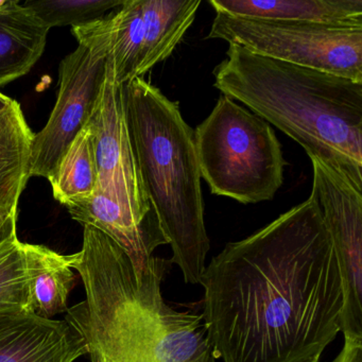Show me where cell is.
Here are the masks:
<instances>
[{
    "mask_svg": "<svg viewBox=\"0 0 362 362\" xmlns=\"http://www.w3.org/2000/svg\"><path fill=\"white\" fill-rule=\"evenodd\" d=\"M313 192L332 239L342 283L340 329L362 338V187L328 163L309 156Z\"/></svg>",
    "mask_w": 362,
    "mask_h": 362,
    "instance_id": "obj_8",
    "label": "cell"
},
{
    "mask_svg": "<svg viewBox=\"0 0 362 362\" xmlns=\"http://www.w3.org/2000/svg\"><path fill=\"white\" fill-rule=\"evenodd\" d=\"M31 313L44 319L66 313L75 286L73 255H62L44 245L24 243Z\"/></svg>",
    "mask_w": 362,
    "mask_h": 362,
    "instance_id": "obj_14",
    "label": "cell"
},
{
    "mask_svg": "<svg viewBox=\"0 0 362 362\" xmlns=\"http://www.w3.org/2000/svg\"><path fill=\"white\" fill-rule=\"evenodd\" d=\"M332 362H362V338L344 337L342 349Z\"/></svg>",
    "mask_w": 362,
    "mask_h": 362,
    "instance_id": "obj_22",
    "label": "cell"
},
{
    "mask_svg": "<svg viewBox=\"0 0 362 362\" xmlns=\"http://www.w3.org/2000/svg\"><path fill=\"white\" fill-rule=\"evenodd\" d=\"M311 362H321V361H320V360H313V361H311Z\"/></svg>",
    "mask_w": 362,
    "mask_h": 362,
    "instance_id": "obj_25",
    "label": "cell"
},
{
    "mask_svg": "<svg viewBox=\"0 0 362 362\" xmlns=\"http://www.w3.org/2000/svg\"><path fill=\"white\" fill-rule=\"evenodd\" d=\"M216 13L329 26H362V0H209Z\"/></svg>",
    "mask_w": 362,
    "mask_h": 362,
    "instance_id": "obj_12",
    "label": "cell"
},
{
    "mask_svg": "<svg viewBox=\"0 0 362 362\" xmlns=\"http://www.w3.org/2000/svg\"><path fill=\"white\" fill-rule=\"evenodd\" d=\"M124 112L146 196L184 281L199 285L211 241L204 222L194 131L179 105L135 78L122 84Z\"/></svg>",
    "mask_w": 362,
    "mask_h": 362,
    "instance_id": "obj_4",
    "label": "cell"
},
{
    "mask_svg": "<svg viewBox=\"0 0 362 362\" xmlns=\"http://www.w3.org/2000/svg\"><path fill=\"white\" fill-rule=\"evenodd\" d=\"M88 124L94 133L98 169L96 192L117 203L137 223L162 230L137 168L127 124L122 84L116 80L111 52L103 94Z\"/></svg>",
    "mask_w": 362,
    "mask_h": 362,
    "instance_id": "obj_9",
    "label": "cell"
},
{
    "mask_svg": "<svg viewBox=\"0 0 362 362\" xmlns=\"http://www.w3.org/2000/svg\"><path fill=\"white\" fill-rule=\"evenodd\" d=\"M18 209L0 206V245L16 238Z\"/></svg>",
    "mask_w": 362,
    "mask_h": 362,
    "instance_id": "obj_21",
    "label": "cell"
},
{
    "mask_svg": "<svg viewBox=\"0 0 362 362\" xmlns=\"http://www.w3.org/2000/svg\"><path fill=\"white\" fill-rule=\"evenodd\" d=\"M65 206L76 221L97 228L119 245L137 274L147 268L158 247L168 245L162 230L137 223L117 203L100 192L71 201Z\"/></svg>",
    "mask_w": 362,
    "mask_h": 362,
    "instance_id": "obj_11",
    "label": "cell"
},
{
    "mask_svg": "<svg viewBox=\"0 0 362 362\" xmlns=\"http://www.w3.org/2000/svg\"><path fill=\"white\" fill-rule=\"evenodd\" d=\"M33 136L20 103L14 100L0 115V206L18 207L30 179Z\"/></svg>",
    "mask_w": 362,
    "mask_h": 362,
    "instance_id": "obj_16",
    "label": "cell"
},
{
    "mask_svg": "<svg viewBox=\"0 0 362 362\" xmlns=\"http://www.w3.org/2000/svg\"><path fill=\"white\" fill-rule=\"evenodd\" d=\"M56 200L66 205L97 192L98 169L95 156L94 133L86 126L71 144L49 181Z\"/></svg>",
    "mask_w": 362,
    "mask_h": 362,
    "instance_id": "obj_17",
    "label": "cell"
},
{
    "mask_svg": "<svg viewBox=\"0 0 362 362\" xmlns=\"http://www.w3.org/2000/svg\"><path fill=\"white\" fill-rule=\"evenodd\" d=\"M222 95L247 105L362 187V82L228 44L213 73Z\"/></svg>",
    "mask_w": 362,
    "mask_h": 362,
    "instance_id": "obj_3",
    "label": "cell"
},
{
    "mask_svg": "<svg viewBox=\"0 0 362 362\" xmlns=\"http://www.w3.org/2000/svg\"><path fill=\"white\" fill-rule=\"evenodd\" d=\"M124 0H28L24 7L48 29L79 27L105 18Z\"/></svg>",
    "mask_w": 362,
    "mask_h": 362,
    "instance_id": "obj_19",
    "label": "cell"
},
{
    "mask_svg": "<svg viewBox=\"0 0 362 362\" xmlns=\"http://www.w3.org/2000/svg\"><path fill=\"white\" fill-rule=\"evenodd\" d=\"M171 259L152 256L137 274L129 256L97 228L84 226L71 269L86 298L66 311L90 362H216L202 315L169 306L162 287Z\"/></svg>",
    "mask_w": 362,
    "mask_h": 362,
    "instance_id": "obj_2",
    "label": "cell"
},
{
    "mask_svg": "<svg viewBox=\"0 0 362 362\" xmlns=\"http://www.w3.org/2000/svg\"><path fill=\"white\" fill-rule=\"evenodd\" d=\"M71 33L79 44L61 62L56 105L46 126L33 136L30 177L50 181L54 177L71 144L88 126L103 94L113 40L111 14L74 27Z\"/></svg>",
    "mask_w": 362,
    "mask_h": 362,
    "instance_id": "obj_6",
    "label": "cell"
},
{
    "mask_svg": "<svg viewBox=\"0 0 362 362\" xmlns=\"http://www.w3.org/2000/svg\"><path fill=\"white\" fill-rule=\"evenodd\" d=\"M112 16L111 56L118 83L136 78L144 42L143 0H124Z\"/></svg>",
    "mask_w": 362,
    "mask_h": 362,
    "instance_id": "obj_18",
    "label": "cell"
},
{
    "mask_svg": "<svg viewBox=\"0 0 362 362\" xmlns=\"http://www.w3.org/2000/svg\"><path fill=\"white\" fill-rule=\"evenodd\" d=\"M207 39L362 82V26H329L216 13Z\"/></svg>",
    "mask_w": 362,
    "mask_h": 362,
    "instance_id": "obj_7",
    "label": "cell"
},
{
    "mask_svg": "<svg viewBox=\"0 0 362 362\" xmlns=\"http://www.w3.org/2000/svg\"><path fill=\"white\" fill-rule=\"evenodd\" d=\"M13 101V99L10 98V97L6 96V95L1 94V93H0V115L5 113V112L7 111L10 107H11Z\"/></svg>",
    "mask_w": 362,
    "mask_h": 362,
    "instance_id": "obj_23",
    "label": "cell"
},
{
    "mask_svg": "<svg viewBox=\"0 0 362 362\" xmlns=\"http://www.w3.org/2000/svg\"><path fill=\"white\" fill-rule=\"evenodd\" d=\"M48 29L16 0L0 7V86L27 75L46 47Z\"/></svg>",
    "mask_w": 362,
    "mask_h": 362,
    "instance_id": "obj_13",
    "label": "cell"
},
{
    "mask_svg": "<svg viewBox=\"0 0 362 362\" xmlns=\"http://www.w3.org/2000/svg\"><path fill=\"white\" fill-rule=\"evenodd\" d=\"M200 6L201 0H143L144 42L136 78L170 57Z\"/></svg>",
    "mask_w": 362,
    "mask_h": 362,
    "instance_id": "obj_15",
    "label": "cell"
},
{
    "mask_svg": "<svg viewBox=\"0 0 362 362\" xmlns=\"http://www.w3.org/2000/svg\"><path fill=\"white\" fill-rule=\"evenodd\" d=\"M203 322L223 362L320 360L341 332L342 283L317 199H308L205 267Z\"/></svg>",
    "mask_w": 362,
    "mask_h": 362,
    "instance_id": "obj_1",
    "label": "cell"
},
{
    "mask_svg": "<svg viewBox=\"0 0 362 362\" xmlns=\"http://www.w3.org/2000/svg\"><path fill=\"white\" fill-rule=\"evenodd\" d=\"M194 147L214 194L255 204L272 200L283 184L287 163L274 131L226 95L194 130Z\"/></svg>",
    "mask_w": 362,
    "mask_h": 362,
    "instance_id": "obj_5",
    "label": "cell"
},
{
    "mask_svg": "<svg viewBox=\"0 0 362 362\" xmlns=\"http://www.w3.org/2000/svg\"><path fill=\"white\" fill-rule=\"evenodd\" d=\"M0 313H30L24 243L18 237L0 245Z\"/></svg>",
    "mask_w": 362,
    "mask_h": 362,
    "instance_id": "obj_20",
    "label": "cell"
},
{
    "mask_svg": "<svg viewBox=\"0 0 362 362\" xmlns=\"http://www.w3.org/2000/svg\"><path fill=\"white\" fill-rule=\"evenodd\" d=\"M69 323L30 313H0V362H74L88 355Z\"/></svg>",
    "mask_w": 362,
    "mask_h": 362,
    "instance_id": "obj_10",
    "label": "cell"
},
{
    "mask_svg": "<svg viewBox=\"0 0 362 362\" xmlns=\"http://www.w3.org/2000/svg\"><path fill=\"white\" fill-rule=\"evenodd\" d=\"M6 4V0H0V7H3Z\"/></svg>",
    "mask_w": 362,
    "mask_h": 362,
    "instance_id": "obj_24",
    "label": "cell"
}]
</instances>
